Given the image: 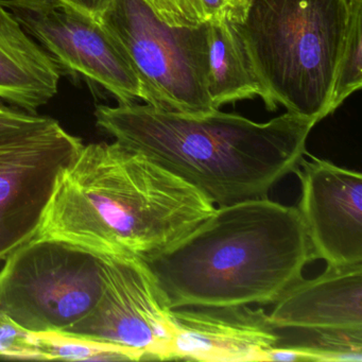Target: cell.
<instances>
[{
    "instance_id": "8992f818",
    "label": "cell",
    "mask_w": 362,
    "mask_h": 362,
    "mask_svg": "<svg viewBox=\"0 0 362 362\" xmlns=\"http://www.w3.org/2000/svg\"><path fill=\"white\" fill-rule=\"evenodd\" d=\"M100 22L130 63L147 105L186 115L215 111L205 83L207 23L170 26L145 0H113Z\"/></svg>"
},
{
    "instance_id": "44dd1931",
    "label": "cell",
    "mask_w": 362,
    "mask_h": 362,
    "mask_svg": "<svg viewBox=\"0 0 362 362\" xmlns=\"http://www.w3.org/2000/svg\"><path fill=\"white\" fill-rule=\"evenodd\" d=\"M262 361L315 362L313 356L300 349L272 347L264 351Z\"/></svg>"
},
{
    "instance_id": "ac0fdd59",
    "label": "cell",
    "mask_w": 362,
    "mask_h": 362,
    "mask_svg": "<svg viewBox=\"0 0 362 362\" xmlns=\"http://www.w3.org/2000/svg\"><path fill=\"white\" fill-rule=\"evenodd\" d=\"M145 3L173 27H198L233 14L230 0H145Z\"/></svg>"
},
{
    "instance_id": "2e32d148",
    "label": "cell",
    "mask_w": 362,
    "mask_h": 362,
    "mask_svg": "<svg viewBox=\"0 0 362 362\" xmlns=\"http://www.w3.org/2000/svg\"><path fill=\"white\" fill-rule=\"evenodd\" d=\"M35 359L65 361H141L132 349L82 338L69 332L33 334Z\"/></svg>"
},
{
    "instance_id": "3957f363",
    "label": "cell",
    "mask_w": 362,
    "mask_h": 362,
    "mask_svg": "<svg viewBox=\"0 0 362 362\" xmlns=\"http://www.w3.org/2000/svg\"><path fill=\"white\" fill-rule=\"evenodd\" d=\"M141 258L171 309L273 304L315 260L298 207L268 198L216 207L181 240Z\"/></svg>"
},
{
    "instance_id": "52a82bcc",
    "label": "cell",
    "mask_w": 362,
    "mask_h": 362,
    "mask_svg": "<svg viewBox=\"0 0 362 362\" xmlns=\"http://www.w3.org/2000/svg\"><path fill=\"white\" fill-rule=\"evenodd\" d=\"M47 52L62 76L105 90L118 105L143 100L141 84L100 21L63 0H0Z\"/></svg>"
},
{
    "instance_id": "7a4b0ae2",
    "label": "cell",
    "mask_w": 362,
    "mask_h": 362,
    "mask_svg": "<svg viewBox=\"0 0 362 362\" xmlns=\"http://www.w3.org/2000/svg\"><path fill=\"white\" fill-rule=\"evenodd\" d=\"M196 187L120 145H84L59 177L37 230L100 254L153 255L215 211Z\"/></svg>"
},
{
    "instance_id": "9a60e30c",
    "label": "cell",
    "mask_w": 362,
    "mask_h": 362,
    "mask_svg": "<svg viewBox=\"0 0 362 362\" xmlns=\"http://www.w3.org/2000/svg\"><path fill=\"white\" fill-rule=\"evenodd\" d=\"M276 347L300 349L315 362H362V329L279 328Z\"/></svg>"
},
{
    "instance_id": "e0dca14e",
    "label": "cell",
    "mask_w": 362,
    "mask_h": 362,
    "mask_svg": "<svg viewBox=\"0 0 362 362\" xmlns=\"http://www.w3.org/2000/svg\"><path fill=\"white\" fill-rule=\"evenodd\" d=\"M362 0H354L351 24L330 99V114L362 86Z\"/></svg>"
},
{
    "instance_id": "277c9868",
    "label": "cell",
    "mask_w": 362,
    "mask_h": 362,
    "mask_svg": "<svg viewBox=\"0 0 362 362\" xmlns=\"http://www.w3.org/2000/svg\"><path fill=\"white\" fill-rule=\"evenodd\" d=\"M354 0H247L233 18L275 107L317 122L330 99Z\"/></svg>"
},
{
    "instance_id": "7402d4cb",
    "label": "cell",
    "mask_w": 362,
    "mask_h": 362,
    "mask_svg": "<svg viewBox=\"0 0 362 362\" xmlns=\"http://www.w3.org/2000/svg\"><path fill=\"white\" fill-rule=\"evenodd\" d=\"M88 16L100 21L113 0H63Z\"/></svg>"
},
{
    "instance_id": "d6986e66",
    "label": "cell",
    "mask_w": 362,
    "mask_h": 362,
    "mask_svg": "<svg viewBox=\"0 0 362 362\" xmlns=\"http://www.w3.org/2000/svg\"><path fill=\"white\" fill-rule=\"evenodd\" d=\"M0 357L35 359L33 334L6 315H0Z\"/></svg>"
},
{
    "instance_id": "30bf717a",
    "label": "cell",
    "mask_w": 362,
    "mask_h": 362,
    "mask_svg": "<svg viewBox=\"0 0 362 362\" xmlns=\"http://www.w3.org/2000/svg\"><path fill=\"white\" fill-rule=\"evenodd\" d=\"M310 156L294 173L300 183L298 209L313 259L327 266L362 262V175Z\"/></svg>"
},
{
    "instance_id": "ba28073f",
    "label": "cell",
    "mask_w": 362,
    "mask_h": 362,
    "mask_svg": "<svg viewBox=\"0 0 362 362\" xmlns=\"http://www.w3.org/2000/svg\"><path fill=\"white\" fill-rule=\"evenodd\" d=\"M83 146L57 120L0 141V260L37 235L59 177Z\"/></svg>"
},
{
    "instance_id": "6da1fadb",
    "label": "cell",
    "mask_w": 362,
    "mask_h": 362,
    "mask_svg": "<svg viewBox=\"0 0 362 362\" xmlns=\"http://www.w3.org/2000/svg\"><path fill=\"white\" fill-rule=\"evenodd\" d=\"M95 118L115 141L187 182L218 207L268 198L296 170L317 124L289 112L260 124L219 110L186 115L137 103L97 105Z\"/></svg>"
},
{
    "instance_id": "9c48e42d",
    "label": "cell",
    "mask_w": 362,
    "mask_h": 362,
    "mask_svg": "<svg viewBox=\"0 0 362 362\" xmlns=\"http://www.w3.org/2000/svg\"><path fill=\"white\" fill-rule=\"evenodd\" d=\"M107 285L94 310L69 334L132 349L143 360H167L173 309L143 258L105 254Z\"/></svg>"
},
{
    "instance_id": "7c38bea8",
    "label": "cell",
    "mask_w": 362,
    "mask_h": 362,
    "mask_svg": "<svg viewBox=\"0 0 362 362\" xmlns=\"http://www.w3.org/2000/svg\"><path fill=\"white\" fill-rule=\"evenodd\" d=\"M273 304L269 320L277 328L362 329V262L302 277Z\"/></svg>"
},
{
    "instance_id": "8fae6325",
    "label": "cell",
    "mask_w": 362,
    "mask_h": 362,
    "mask_svg": "<svg viewBox=\"0 0 362 362\" xmlns=\"http://www.w3.org/2000/svg\"><path fill=\"white\" fill-rule=\"evenodd\" d=\"M175 332L167 360L262 362L276 347L279 328L268 313L241 306L181 307L173 309Z\"/></svg>"
},
{
    "instance_id": "4fadbf2b",
    "label": "cell",
    "mask_w": 362,
    "mask_h": 362,
    "mask_svg": "<svg viewBox=\"0 0 362 362\" xmlns=\"http://www.w3.org/2000/svg\"><path fill=\"white\" fill-rule=\"evenodd\" d=\"M61 77L47 52L0 4V101L37 114L58 94Z\"/></svg>"
},
{
    "instance_id": "5bb4252c",
    "label": "cell",
    "mask_w": 362,
    "mask_h": 362,
    "mask_svg": "<svg viewBox=\"0 0 362 362\" xmlns=\"http://www.w3.org/2000/svg\"><path fill=\"white\" fill-rule=\"evenodd\" d=\"M205 83L214 109L259 97L268 111L276 110L230 14L207 22Z\"/></svg>"
},
{
    "instance_id": "603a6c76",
    "label": "cell",
    "mask_w": 362,
    "mask_h": 362,
    "mask_svg": "<svg viewBox=\"0 0 362 362\" xmlns=\"http://www.w3.org/2000/svg\"><path fill=\"white\" fill-rule=\"evenodd\" d=\"M247 3V0H230V7H232L233 10V18H237L240 16Z\"/></svg>"
},
{
    "instance_id": "5b68a950",
    "label": "cell",
    "mask_w": 362,
    "mask_h": 362,
    "mask_svg": "<svg viewBox=\"0 0 362 362\" xmlns=\"http://www.w3.org/2000/svg\"><path fill=\"white\" fill-rule=\"evenodd\" d=\"M105 285V254L35 235L0 270V315L31 334L67 332L94 310Z\"/></svg>"
},
{
    "instance_id": "ffe728a7",
    "label": "cell",
    "mask_w": 362,
    "mask_h": 362,
    "mask_svg": "<svg viewBox=\"0 0 362 362\" xmlns=\"http://www.w3.org/2000/svg\"><path fill=\"white\" fill-rule=\"evenodd\" d=\"M54 120V118L28 113L0 101V141L41 128Z\"/></svg>"
}]
</instances>
